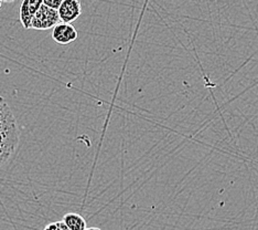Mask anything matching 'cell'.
Segmentation results:
<instances>
[{"mask_svg":"<svg viewBox=\"0 0 258 230\" xmlns=\"http://www.w3.org/2000/svg\"><path fill=\"white\" fill-rule=\"evenodd\" d=\"M42 4L45 6V7L57 11L62 4V0H43Z\"/></svg>","mask_w":258,"mask_h":230,"instance_id":"obj_8","label":"cell"},{"mask_svg":"<svg viewBox=\"0 0 258 230\" xmlns=\"http://www.w3.org/2000/svg\"><path fill=\"white\" fill-rule=\"evenodd\" d=\"M43 230H69V228L62 221H55L49 223Z\"/></svg>","mask_w":258,"mask_h":230,"instance_id":"obj_7","label":"cell"},{"mask_svg":"<svg viewBox=\"0 0 258 230\" xmlns=\"http://www.w3.org/2000/svg\"><path fill=\"white\" fill-rule=\"evenodd\" d=\"M60 22L57 11L45 7L42 4L33 18L31 28L36 30H49V29H53Z\"/></svg>","mask_w":258,"mask_h":230,"instance_id":"obj_2","label":"cell"},{"mask_svg":"<svg viewBox=\"0 0 258 230\" xmlns=\"http://www.w3.org/2000/svg\"><path fill=\"white\" fill-rule=\"evenodd\" d=\"M42 5V0H23L20 6V21L25 29H30L31 23L40 6Z\"/></svg>","mask_w":258,"mask_h":230,"instance_id":"obj_5","label":"cell"},{"mask_svg":"<svg viewBox=\"0 0 258 230\" xmlns=\"http://www.w3.org/2000/svg\"><path fill=\"white\" fill-rule=\"evenodd\" d=\"M52 39H53L57 44L67 45L74 42L78 39L79 33L73 25H69V23L60 22L52 29Z\"/></svg>","mask_w":258,"mask_h":230,"instance_id":"obj_4","label":"cell"},{"mask_svg":"<svg viewBox=\"0 0 258 230\" xmlns=\"http://www.w3.org/2000/svg\"><path fill=\"white\" fill-rule=\"evenodd\" d=\"M19 145V128L10 106L0 97V167L16 154Z\"/></svg>","mask_w":258,"mask_h":230,"instance_id":"obj_1","label":"cell"},{"mask_svg":"<svg viewBox=\"0 0 258 230\" xmlns=\"http://www.w3.org/2000/svg\"><path fill=\"white\" fill-rule=\"evenodd\" d=\"M2 6H3V3H2V2H0V8H2Z\"/></svg>","mask_w":258,"mask_h":230,"instance_id":"obj_10","label":"cell"},{"mask_svg":"<svg viewBox=\"0 0 258 230\" xmlns=\"http://www.w3.org/2000/svg\"><path fill=\"white\" fill-rule=\"evenodd\" d=\"M85 230H101L99 228H96V227H91V228H86Z\"/></svg>","mask_w":258,"mask_h":230,"instance_id":"obj_9","label":"cell"},{"mask_svg":"<svg viewBox=\"0 0 258 230\" xmlns=\"http://www.w3.org/2000/svg\"><path fill=\"white\" fill-rule=\"evenodd\" d=\"M57 14L61 22L72 25L82 15V5L79 0H63Z\"/></svg>","mask_w":258,"mask_h":230,"instance_id":"obj_3","label":"cell"},{"mask_svg":"<svg viewBox=\"0 0 258 230\" xmlns=\"http://www.w3.org/2000/svg\"><path fill=\"white\" fill-rule=\"evenodd\" d=\"M62 222L69 230H85L87 228L84 218L76 212H68L67 215H64Z\"/></svg>","mask_w":258,"mask_h":230,"instance_id":"obj_6","label":"cell"}]
</instances>
